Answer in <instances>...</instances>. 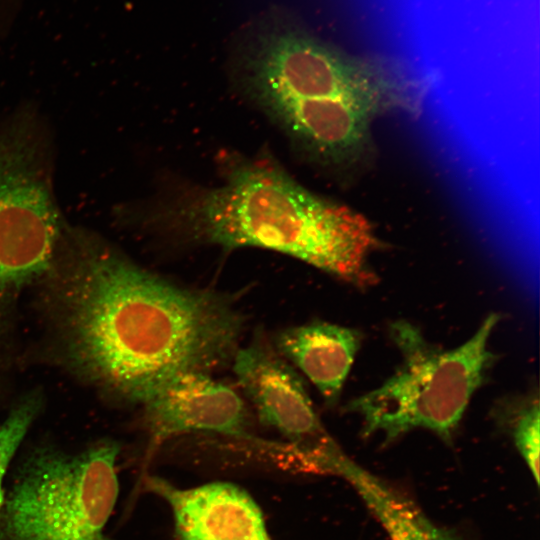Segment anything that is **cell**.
<instances>
[{"label": "cell", "mask_w": 540, "mask_h": 540, "mask_svg": "<svg viewBox=\"0 0 540 540\" xmlns=\"http://www.w3.org/2000/svg\"><path fill=\"white\" fill-rule=\"evenodd\" d=\"M39 282L62 363L125 404L212 374L241 346L245 316L228 294L174 283L84 230L69 229Z\"/></svg>", "instance_id": "6da1fadb"}, {"label": "cell", "mask_w": 540, "mask_h": 540, "mask_svg": "<svg viewBox=\"0 0 540 540\" xmlns=\"http://www.w3.org/2000/svg\"><path fill=\"white\" fill-rule=\"evenodd\" d=\"M233 66L244 91L295 145L336 167L363 158L374 118L400 97L389 75L313 35L284 9L241 30Z\"/></svg>", "instance_id": "7a4b0ae2"}, {"label": "cell", "mask_w": 540, "mask_h": 540, "mask_svg": "<svg viewBox=\"0 0 540 540\" xmlns=\"http://www.w3.org/2000/svg\"><path fill=\"white\" fill-rule=\"evenodd\" d=\"M158 214L166 227L200 243L282 253L356 286L375 281L370 224L272 164L238 166L220 185L184 196Z\"/></svg>", "instance_id": "3957f363"}, {"label": "cell", "mask_w": 540, "mask_h": 540, "mask_svg": "<svg viewBox=\"0 0 540 540\" xmlns=\"http://www.w3.org/2000/svg\"><path fill=\"white\" fill-rule=\"evenodd\" d=\"M499 319V314L490 313L453 349L432 344L407 320L393 322L389 334L401 356L396 371L379 387L348 402L346 411L360 418L365 436L380 434L390 442L425 429L450 441L494 362L489 339Z\"/></svg>", "instance_id": "277c9868"}, {"label": "cell", "mask_w": 540, "mask_h": 540, "mask_svg": "<svg viewBox=\"0 0 540 540\" xmlns=\"http://www.w3.org/2000/svg\"><path fill=\"white\" fill-rule=\"evenodd\" d=\"M51 153L36 113L21 110L0 125V359L20 292L48 272L69 230Z\"/></svg>", "instance_id": "5b68a950"}, {"label": "cell", "mask_w": 540, "mask_h": 540, "mask_svg": "<svg viewBox=\"0 0 540 540\" xmlns=\"http://www.w3.org/2000/svg\"><path fill=\"white\" fill-rule=\"evenodd\" d=\"M119 452L109 439L78 453L34 449L5 495L1 540H113L105 527L119 495Z\"/></svg>", "instance_id": "8992f818"}, {"label": "cell", "mask_w": 540, "mask_h": 540, "mask_svg": "<svg viewBox=\"0 0 540 540\" xmlns=\"http://www.w3.org/2000/svg\"><path fill=\"white\" fill-rule=\"evenodd\" d=\"M231 364L259 421L285 439L300 469L342 478L352 459L325 428L301 377L272 341L257 332Z\"/></svg>", "instance_id": "52a82bcc"}, {"label": "cell", "mask_w": 540, "mask_h": 540, "mask_svg": "<svg viewBox=\"0 0 540 540\" xmlns=\"http://www.w3.org/2000/svg\"><path fill=\"white\" fill-rule=\"evenodd\" d=\"M142 410L148 438L146 465L167 440L193 432L229 437L281 460L287 452L284 443H272L251 432L245 400L212 374L188 373L175 378Z\"/></svg>", "instance_id": "ba28073f"}, {"label": "cell", "mask_w": 540, "mask_h": 540, "mask_svg": "<svg viewBox=\"0 0 540 540\" xmlns=\"http://www.w3.org/2000/svg\"><path fill=\"white\" fill-rule=\"evenodd\" d=\"M140 481L170 508L179 540H272L261 509L236 485L212 482L180 488L149 473Z\"/></svg>", "instance_id": "9c48e42d"}, {"label": "cell", "mask_w": 540, "mask_h": 540, "mask_svg": "<svg viewBox=\"0 0 540 540\" xmlns=\"http://www.w3.org/2000/svg\"><path fill=\"white\" fill-rule=\"evenodd\" d=\"M355 329L324 321L291 326L272 343L278 353L299 369L328 404H335L361 345Z\"/></svg>", "instance_id": "30bf717a"}, {"label": "cell", "mask_w": 540, "mask_h": 540, "mask_svg": "<svg viewBox=\"0 0 540 540\" xmlns=\"http://www.w3.org/2000/svg\"><path fill=\"white\" fill-rule=\"evenodd\" d=\"M342 479L356 490L390 540H461L436 526L410 499L354 461Z\"/></svg>", "instance_id": "8fae6325"}, {"label": "cell", "mask_w": 540, "mask_h": 540, "mask_svg": "<svg viewBox=\"0 0 540 540\" xmlns=\"http://www.w3.org/2000/svg\"><path fill=\"white\" fill-rule=\"evenodd\" d=\"M41 403V397L38 394H29L12 408L0 423V540L5 500L4 477L17 449L36 420Z\"/></svg>", "instance_id": "7c38bea8"}, {"label": "cell", "mask_w": 540, "mask_h": 540, "mask_svg": "<svg viewBox=\"0 0 540 540\" xmlns=\"http://www.w3.org/2000/svg\"><path fill=\"white\" fill-rule=\"evenodd\" d=\"M510 412L509 429L518 452L539 484L540 410L538 395L531 394L517 403Z\"/></svg>", "instance_id": "4fadbf2b"}]
</instances>
